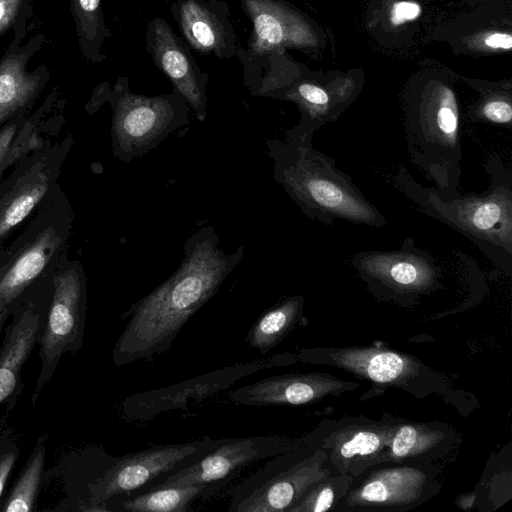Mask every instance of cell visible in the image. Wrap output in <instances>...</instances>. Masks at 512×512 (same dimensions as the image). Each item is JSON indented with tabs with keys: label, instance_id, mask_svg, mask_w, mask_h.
Returning <instances> with one entry per match:
<instances>
[{
	"label": "cell",
	"instance_id": "obj_1",
	"mask_svg": "<svg viewBox=\"0 0 512 512\" xmlns=\"http://www.w3.org/2000/svg\"><path fill=\"white\" fill-rule=\"evenodd\" d=\"M183 250L175 272L123 314L128 322L112 350L115 366L152 361L170 350L184 325L242 261L245 245L226 253L216 230L203 226L186 240Z\"/></svg>",
	"mask_w": 512,
	"mask_h": 512
},
{
	"label": "cell",
	"instance_id": "obj_2",
	"mask_svg": "<svg viewBox=\"0 0 512 512\" xmlns=\"http://www.w3.org/2000/svg\"><path fill=\"white\" fill-rule=\"evenodd\" d=\"M314 133L297 125L283 139L266 141L273 177L310 220L331 225L343 220L380 228L386 218L368 201L336 161L313 147Z\"/></svg>",
	"mask_w": 512,
	"mask_h": 512
},
{
	"label": "cell",
	"instance_id": "obj_3",
	"mask_svg": "<svg viewBox=\"0 0 512 512\" xmlns=\"http://www.w3.org/2000/svg\"><path fill=\"white\" fill-rule=\"evenodd\" d=\"M490 185L483 193L442 195L425 188L404 168L394 186L424 214L456 230L475 244L499 268L512 266V174L498 155L485 165Z\"/></svg>",
	"mask_w": 512,
	"mask_h": 512
},
{
	"label": "cell",
	"instance_id": "obj_4",
	"mask_svg": "<svg viewBox=\"0 0 512 512\" xmlns=\"http://www.w3.org/2000/svg\"><path fill=\"white\" fill-rule=\"evenodd\" d=\"M457 100L446 85L429 86L407 106L404 131L410 161L442 195L458 192L463 157Z\"/></svg>",
	"mask_w": 512,
	"mask_h": 512
},
{
	"label": "cell",
	"instance_id": "obj_5",
	"mask_svg": "<svg viewBox=\"0 0 512 512\" xmlns=\"http://www.w3.org/2000/svg\"><path fill=\"white\" fill-rule=\"evenodd\" d=\"M98 87L112 108L113 151L121 161L143 156L189 124L191 108L175 88L169 94L140 95L130 90L124 76H119L112 87L107 83Z\"/></svg>",
	"mask_w": 512,
	"mask_h": 512
},
{
	"label": "cell",
	"instance_id": "obj_6",
	"mask_svg": "<svg viewBox=\"0 0 512 512\" xmlns=\"http://www.w3.org/2000/svg\"><path fill=\"white\" fill-rule=\"evenodd\" d=\"M335 474L312 434L293 440L285 451L240 482L232 493L231 512H288L319 480Z\"/></svg>",
	"mask_w": 512,
	"mask_h": 512
},
{
	"label": "cell",
	"instance_id": "obj_7",
	"mask_svg": "<svg viewBox=\"0 0 512 512\" xmlns=\"http://www.w3.org/2000/svg\"><path fill=\"white\" fill-rule=\"evenodd\" d=\"M53 283L48 317L38 339L41 368L31 398L32 405L52 378L61 357L66 353L76 354L83 346L86 320L83 278L76 268L71 267L57 274Z\"/></svg>",
	"mask_w": 512,
	"mask_h": 512
},
{
	"label": "cell",
	"instance_id": "obj_8",
	"mask_svg": "<svg viewBox=\"0 0 512 512\" xmlns=\"http://www.w3.org/2000/svg\"><path fill=\"white\" fill-rule=\"evenodd\" d=\"M296 361V354H277L216 369L173 385L137 392L124 399L122 413L129 421H149L171 410L187 409L191 403L203 401L227 390L240 379L258 371L293 364Z\"/></svg>",
	"mask_w": 512,
	"mask_h": 512
},
{
	"label": "cell",
	"instance_id": "obj_9",
	"mask_svg": "<svg viewBox=\"0 0 512 512\" xmlns=\"http://www.w3.org/2000/svg\"><path fill=\"white\" fill-rule=\"evenodd\" d=\"M219 442L208 436L185 443L162 444L116 458L88 485L90 505L99 506L118 495L136 490L163 475L186 466Z\"/></svg>",
	"mask_w": 512,
	"mask_h": 512
},
{
	"label": "cell",
	"instance_id": "obj_10",
	"mask_svg": "<svg viewBox=\"0 0 512 512\" xmlns=\"http://www.w3.org/2000/svg\"><path fill=\"white\" fill-rule=\"evenodd\" d=\"M429 464L369 467L352 478L336 510L404 511L432 497L434 475Z\"/></svg>",
	"mask_w": 512,
	"mask_h": 512
},
{
	"label": "cell",
	"instance_id": "obj_11",
	"mask_svg": "<svg viewBox=\"0 0 512 512\" xmlns=\"http://www.w3.org/2000/svg\"><path fill=\"white\" fill-rule=\"evenodd\" d=\"M351 264L377 292L415 297L443 288L442 269L411 238H406L398 250L359 252Z\"/></svg>",
	"mask_w": 512,
	"mask_h": 512
},
{
	"label": "cell",
	"instance_id": "obj_12",
	"mask_svg": "<svg viewBox=\"0 0 512 512\" xmlns=\"http://www.w3.org/2000/svg\"><path fill=\"white\" fill-rule=\"evenodd\" d=\"M392 427V421L356 417L335 421L325 433L319 428L311 434L335 474L356 477L377 465L388 447Z\"/></svg>",
	"mask_w": 512,
	"mask_h": 512
},
{
	"label": "cell",
	"instance_id": "obj_13",
	"mask_svg": "<svg viewBox=\"0 0 512 512\" xmlns=\"http://www.w3.org/2000/svg\"><path fill=\"white\" fill-rule=\"evenodd\" d=\"M292 442L279 435L219 439L209 452L175 470L153 488L218 482L249 464L276 456Z\"/></svg>",
	"mask_w": 512,
	"mask_h": 512
},
{
	"label": "cell",
	"instance_id": "obj_14",
	"mask_svg": "<svg viewBox=\"0 0 512 512\" xmlns=\"http://www.w3.org/2000/svg\"><path fill=\"white\" fill-rule=\"evenodd\" d=\"M297 361L328 364L375 384L408 390L424 370L413 356L379 347L302 348Z\"/></svg>",
	"mask_w": 512,
	"mask_h": 512
},
{
	"label": "cell",
	"instance_id": "obj_15",
	"mask_svg": "<svg viewBox=\"0 0 512 512\" xmlns=\"http://www.w3.org/2000/svg\"><path fill=\"white\" fill-rule=\"evenodd\" d=\"M145 43L155 66L184 97L196 118L204 121L207 117L208 74L194 60L186 43L162 17H155L147 24Z\"/></svg>",
	"mask_w": 512,
	"mask_h": 512
},
{
	"label": "cell",
	"instance_id": "obj_16",
	"mask_svg": "<svg viewBox=\"0 0 512 512\" xmlns=\"http://www.w3.org/2000/svg\"><path fill=\"white\" fill-rule=\"evenodd\" d=\"M356 382L327 373H288L257 380L233 389L228 398L248 406L304 405L357 389Z\"/></svg>",
	"mask_w": 512,
	"mask_h": 512
},
{
	"label": "cell",
	"instance_id": "obj_17",
	"mask_svg": "<svg viewBox=\"0 0 512 512\" xmlns=\"http://www.w3.org/2000/svg\"><path fill=\"white\" fill-rule=\"evenodd\" d=\"M170 11L186 42L198 53L219 59L237 55L238 37L225 1L177 0Z\"/></svg>",
	"mask_w": 512,
	"mask_h": 512
},
{
	"label": "cell",
	"instance_id": "obj_18",
	"mask_svg": "<svg viewBox=\"0 0 512 512\" xmlns=\"http://www.w3.org/2000/svg\"><path fill=\"white\" fill-rule=\"evenodd\" d=\"M252 23L247 57H260L285 47H303L311 42L306 23L281 0H240Z\"/></svg>",
	"mask_w": 512,
	"mask_h": 512
},
{
	"label": "cell",
	"instance_id": "obj_19",
	"mask_svg": "<svg viewBox=\"0 0 512 512\" xmlns=\"http://www.w3.org/2000/svg\"><path fill=\"white\" fill-rule=\"evenodd\" d=\"M44 35L38 34L24 44L13 39L0 59V124L35 99L49 80L45 64L28 70L31 58L41 49Z\"/></svg>",
	"mask_w": 512,
	"mask_h": 512
},
{
	"label": "cell",
	"instance_id": "obj_20",
	"mask_svg": "<svg viewBox=\"0 0 512 512\" xmlns=\"http://www.w3.org/2000/svg\"><path fill=\"white\" fill-rule=\"evenodd\" d=\"M380 464H428L443 455L456 439V433L443 423L396 422Z\"/></svg>",
	"mask_w": 512,
	"mask_h": 512
},
{
	"label": "cell",
	"instance_id": "obj_21",
	"mask_svg": "<svg viewBox=\"0 0 512 512\" xmlns=\"http://www.w3.org/2000/svg\"><path fill=\"white\" fill-rule=\"evenodd\" d=\"M40 332V317L32 307L22 310L5 328L0 346V405L17 399L22 368L38 343Z\"/></svg>",
	"mask_w": 512,
	"mask_h": 512
},
{
	"label": "cell",
	"instance_id": "obj_22",
	"mask_svg": "<svg viewBox=\"0 0 512 512\" xmlns=\"http://www.w3.org/2000/svg\"><path fill=\"white\" fill-rule=\"evenodd\" d=\"M61 243L52 228L42 231L16 259L0 273V313L41 274Z\"/></svg>",
	"mask_w": 512,
	"mask_h": 512
},
{
	"label": "cell",
	"instance_id": "obj_23",
	"mask_svg": "<svg viewBox=\"0 0 512 512\" xmlns=\"http://www.w3.org/2000/svg\"><path fill=\"white\" fill-rule=\"evenodd\" d=\"M304 297L291 296L266 310L247 334L249 347L265 355L275 348L292 329L304 320Z\"/></svg>",
	"mask_w": 512,
	"mask_h": 512
},
{
	"label": "cell",
	"instance_id": "obj_24",
	"mask_svg": "<svg viewBox=\"0 0 512 512\" xmlns=\"http://www.w3.org/2000/svg\"><path fill=\"white\" fill-rule=\"evenodd\" d=\"M0 200V238L22 222L48 190L49 179L41 169H31Z\"/></svg>",
	"mask_w": 512,
	"mask_h": 512
},
{
	"label": "cell",
	"instance_id": "obj_25",
	"mask_svg": "<svg viewBox=\"0 0 512 512\" xmlns=\"http://www.w3.org/2000/svg\"><path fill=\"white\" fill-rule=\"evenodd\" d=\"M71 13L83 58L92 64L103 62L107 58L104 44L111 32L104 19L101 0H71Z\"/></svg>",
	"mask_w": 512,
	"mask_h": 512
},
{
	"label": "cell",
	"instance_id": "obj_26",
	"mask_svg": "<svg viewBox=\"0 0 512 512\" xmlns=\"http://www.w3.org/2000/svg\"><path fill=\"white\" fill-rule=\"evenodd\" d=\"M47 439V434L38 438L21 473L2 503L1 511L30 512L34 509L44 472Z\"/></svg>",
	"mask_w": 512,
	"mask_h": 512
},
{
	"label": "cell",
	"instance_id": "obj_27",
	"mask_svg": "<svg viewBox=\"0 0 512 512\" xmlns=\"http://www.w3.org/2000/svg\"><path fill=\"white\" fill-rule=\"evenodd\" d=\"M210 487L208 483L181 486H164L129 498L121 508L132 512H183L189 511L193 500L202 496Z\"/></svg>",
	"mask_w": 512,
	"mask_h": 512
},
{
	"label": "cell",
	"instance_id": "obj_28",
	"mask_svg": "<svg viewBox=\"0 0 512 512\" xmlns=\"http://www.w3.org/2000/svg\"><path fill=\"white\" fill-rule=\"evenodd\" d=\"M352 476L330 474L316 482L288 512L334 511L350 489Z\"/></svg>",
	"mask_w": 512,
	"mask_h": 512
},
{
	"label": "cell",
	"instance_id": "obj_29",
	"mask_svg": "<svg viewBox=\"0 0 512 512\" xmlns=\"http://www.w3.org/2000/svg\"><path fill=\"white\" fill-rule=\"evenodd\" d=\"M31 15V0H0V35L13 29V39L22 42L26 35L25 25Z\"/></svg>",
	"mask_w": 512,
	"mask_h": 512
},
{
	"label": "cell",
	"instance_id": "obj_30",
	"mask_svg": "<svg viewBox=\"0 0 512 512\" xmlns=\"http://www.w3.org/2000/svg\"><path fill=\"white\" fill-rule=\"evenodd\" d=\"M470 118L473 121L491 123L511 129V102L503 97L488 98L471 113Z\"/></svg>",
	"mask_w": 512,
	"mask_h": 512
},
{
	"label": "cell",
	"instance_id": "obj_31",
	"mask_svg": "<svg viewBox=\"0 0 512 512\" xmlns=\"http://www.w3.org/2000/svg\"><path fill=\"white\" fill-rule=\"evenodd\" d=\"M16 131L17 124L14 123L0 131V177L11 163L32 147L33 140L24 133L14 141Z\"/></svg>",
	"mask_w": 512,
	"mask_h": 512
},
{
	"label": "cell",
	"instance_id": "obj_32",
	"mask_svg": "<svg viewBox=\"0 0 512 512\" xmlns=\"http://www.w3.org/2000/svg\"><path fill=\"white\" fill-rule=\"evenodd\" d=\"M18 456L19 449L13 440H0V497Z\"/></svg>",
	"mask_w": 512,
	"mask_h": 512
},
{
	"label": "cell",
	"instance_id": "obj_33",
	"mask_svg": "<svg viewBox=\"0 0 512 512\" xmlns=\"http://www.w3.org/2000/svg\"><path fill=\"white\" fill-rule=\"evenodd\" d=\"M421 6L414 1H399L391 10L390 20L394 25H401L417 19L421 14Z\"/></svg>",
	"mask_w": 512,
	"mask_h": 512
},
{
	"label": "cell",
	"instance_id": "obj_34",
	"mask_svg": "<svg viewBox=\"0 0 512 512\" xmlns=\"http://www.w3.org/2000/svg\"><path fill=\"white\" fill-rule=\"evenodd\" d=\"M484 42L491 48L510 50L512 47V36L508 33H493L487 36Z\"/></svg>",
	"mask_w": 512,
	"mask_h": 512
},
{
	"label": "cell",
	"instance_id": "obj_35",
	"mask_svg": "<svg viewBox=\"0 0 512 512\" xmlns=\"http://www.w3.org/2000/svg\"><path fill=\"white\" fill-rule=\"evenodd\" d=\"M7 314H8V310L6 311H3L0 313V335H1V331L3 329V326H4V322L7 318Z\"/></svg>",
	"mask_w": 512,
	"mask_h": 512
}]
</instances>
